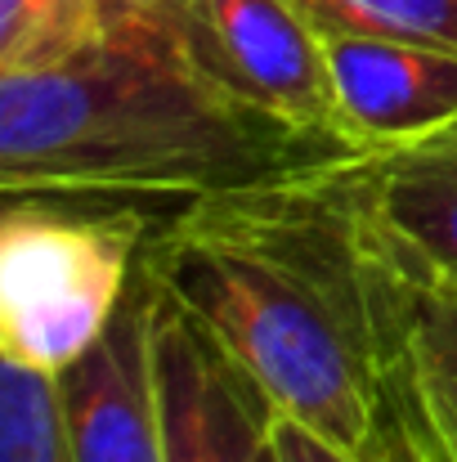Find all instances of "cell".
<instances>
[{"label": "cell", "mask_w": 457, "mask_h": 462, "mask_svg": "<svg viewBox=\"0 0 457 462\" xmlns=\"http://www.w3.org/2000/svg\"><path fill=\"white\" fill-rule=\"evenodd\" d=\"M381 220L426 283L457 288V126L363 153Z\"/></svg>", "instance_id": "8"}, {"label": "cell", "mask_w": 457, "mask_h": 462, "mask_svg": "<svg viewBox=\"0 0 457 462\" xmlns=\"http://www.w3.org/2000/svg\"><path fill=\"white\" fill-rule=\"evenodd\" d=\"M274 449H279V462H354L341 445H332L327 436L309 431L297 418H283L274 422Z\"/></svg>", "instance_id": "13"}, {"label": "cell", "mask_w": 457, "mask_h": 462, "mask_svg": "<svg viewBox=\"0 0 457 462\" xmlns=\"http://www.w3.org/2000/svg\"><path fill=\"white\" fill-rule=\"evenodd\" d=\"M149 288L152 391L166 462H279V409L265 386L152 279Z\"/></svg>", "instance_id": "5"}, {"label": "cell", "mask_w": 457, "mask_h": 462, "mask_svg": "<svg viewBox=\"0 0 457 462\" xmlns=\"http://www.w3.org/2000/svg\"><path fill=\"white\" fill-rule=\"evenodd\" d=\"M0 462H77L63 373L5 359L0 368Z\"/></svg>", "instance_id": "9"}, {"label": "cell", "mask_w": 457, "mask_h": 462, "mask_svg": "<svg viewBox=\"0 0 457 462\" xmlns=\"http://www.w3.org/2000/svg\"><path fill=\"white\" fill-rule=\"evenodd\" d=\"M354 157L229 99L170 14L104 23L45 68H0L5 198L188 207L309 162Z\"/></svg>", "instance_id": "2"}, {"label": "cell", "mask_w": 457, "mask_h": 462, "mask_svg": "<svg viewBox=\"0 0 457 462\" xmlns=\"http://www.w3.org/2000/svg\"><path fill=\"white\" fill-rule=\"evenodd\" d=\"M184 0H99L104 9V23H117V18H140V14H175Z\"/></svg>", "instance_id": "14"}, {"label": "cell", "mask_w": 457, "mask_h": 462, "mask_svg": "<svg viewBox=\"0 0 457 462\" xmlns=\"http://www.w3.org/2000/svg\"><path fill=\"white\" fill-rule=\"evenodd\" d=\"M426 422H431V418H426ZM417 462H449L444 449H440V440H435V431H426V445H422V458Z\"/></svg>", "instance_id": "15"}, {"label": "cell", "mask_w": 457, "mask_h": 462, "mask_svg": "<svg viewBox=\"0 0 457 462\" xmlns=\"http://www.w3.org/2000/svg\"><path fill=\"white\" fill-rule=\"evenodd\" d=\"M417 386L444 458L457 462V297L435 283H426L417 328Z\"/></svg>", "instance_id": "12"}, {"label": "cell", "mask_w": 457, "mask_h": 462, "mask_svg": "<svg viewBox=\"0 0 457 462\" xmlns=\"http://www.w3.org/2000/svg\"><path fill=\"white\" fill-rule=\"evenodd\" d=\"M323 36L426 41L457 50V0H297Z\"/></svg>", "instance_id": "11"}, {"label": "cell", "mask_w": 457, "mask_h": 462, "mask_svg": "<svg viewBox=\"0 0 457 462\" xmlns=\"http://www.w3.org/2000/svg\"><path fill=\"white\" fill-rule=\"evenodd\" d=\"M170 18L188 59L229 99L354 153L341 126L327 36L297 0H184Z\"/></svg>", "instance_id": "4"}, {"label": "cell", "mask_w": 457, "mask_h": 462, "mask_svg": "<svg viewBox=\"0 0 457 462\" xmlns=\"http://www.w3.org/2000/svg\"><path fill=\"white\" fill-rule=\"evenodd\" d=\"M152 229L135 202L5 198L0 355L68 373L131 297Z\"/></svg>", "instance_id": "3"}, {"label": "cell", "mask_w": 457, "mask_h": 462, "mask_svg": "<svg viewBox=\"0 0 457 462\" xmlns=\"http://www.w3.org/2000/svg\"><path fill=\"white\" fill-rule=\"evenodd\" d=\"M435 288H444V283H435ZM444 292H453V297H457V288H444Z\"/></svg>", "instance_id": "16"}, {"label": "cell", "mask_w": 457, "mask_h": 462, "mask_svg": "<svg viewBox=\"0 0 457 462\" xmlns=\"http://www.w3.org/2000/svg\"><path fill=\"white\" fill-rule=\"evenodd\" d=\"M104 27L99 0H0V68H45Z\"/></svg>", "instance_id": "10"}, {"label": "cell", "mask_w": 457, "mask_h": 462, "mask_svg": "<svg viewBox=\"0 0 457 462\" xmlns=\"http://www.w3.org/2000/svg\"><path fill=\"white\" fill-rule=\"evenodd\" d=\"M152 288L144 270L108 332L63 373L77 462H166L149 346Z\"/></svg>", "instance_id": "7"}, {"label": "cell", "mask_w": 457, "mask_h": 462, "mask_svg": "<svg viewBox=\"0 0 457 462\" xmlns=\"http://www.w3.org/2000/svg\"><path fill=\"white\" fill-rule=\"evenodd\" d=\"M144 274L188 310L283 418L354 462H417L426 279L377 211L363 153L274 171L166 211Z\"/></svg>", "instance_id": "1"}, {"label": "cell", "mask_w": 457, "mask_h": 462, "mask_svg": "<svg viewBox=\"0 0 457 462\" xmlns=\"http://www.w3.org/2000/svg\"><path fill=\"white\" fill-rule=\"evenodd\" d=\"M341 126L354 153L417 144L457 126V50L426 41L327 36Z\"/></svg>", "instance_id": "6"}]
</instances>
